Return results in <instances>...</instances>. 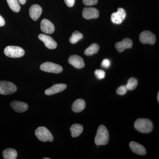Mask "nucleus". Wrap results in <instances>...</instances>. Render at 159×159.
Returning <instances> with one entry per match:
<instances>
[{
  "instance_id": "obj_15",
  "label": "nucleus",
  "mask_w": 159,
  "mask_h": 159,
  "mask_svg": "<svg viewBox=\"0 0 159 159\" xmlns=\"http://www.w3.org/2000/svg\"><path fill=\"white\" fill-rule=\"evenodd\" d=\"M11 107L15 111L18 113H23L26 111L29 108L27 103L22 101H15L11 102Z\"/></svg>"
},
{
  "instance_id": "obj_18",
  "label": "nucleus",
  "mask_w": 159,
  "mask_h": 159,
  "mask_svg": "<svg viewBox=\"0 0 159 159\" xmlns=\"http://www.w3.org/2000/svg\"><path fill=\"white\" fill-rule=\"evenodd\" d=\"M85 106L86 103L84 100L82 99H77L72 104V110L74 112H80L85 108Z\"/></svg>"
},
{
  "instance_id": "obj_21",
  "label": "nucleus",
  "mask_w": 159,
  "mask_h": 159,
  "mask_svg": "<svg viewBox=\"0 0 159 159\" xmlns=\"http://www.w3.org/2000/svg\"><path fill=\"white\" fill-rule=\"evenodd\" d=\"M99 46L97 44L94 43L92 44L88 48L86 49L84 53L85 55H87V56H91V55L97 53L99 51Z\"/></svg>"
},
{
  "instance_id": "obj_25",
  "label": "nucleus",
  "mask_w": 159,
  "mask_h": 159,
  "mask_svg": "<svg viewBox=\"0 0 159 159\" xmlns=\"http://www.w3.org/2000/svg\"><path fill=\"white\" fill-rule=\"evenodd\" d=\"M127 90H128V89H127L126 86H121L119 87V88L117 89L116 93L118 95L122 96V95H124L126 94Z\"/></svg>"
},
{
  "instance_id": "obj_3",
  "label": "nucleus",
  "mask_w": 159,
  "mask_h": 159,
  "mask_svg": "<svg viewBox=\"0 0 159 159\" xmlns=\"http://www.w3.org/2000/svg\"><path fill=\"white\" fill-rule=\"evenodd\" d=\"M35 135L37 139L43 142L48 141L52 142L54 140L53 135L51 132L44 126H40L35 131Z\"/></svg>"
},
{
  "instance_id": "obj_5",
  "label": "nucleus",
  "mask_w": 159,
  "mask_h": 159,
  "mask_svg": "<svg viewBox=\"0 0 159 159\" xmlns=\"http://www.w3.org/2000/svg\"><path fill=\"white\" fill-rule=\"evenodd\" d=\"M40 69L44 72L54 74H59L63 70V68L61 66L49 61L43 63L40 66Z\"/></svg>"
},
{
  "instance_id": "obj_10",
  "label": "nucleus",
  "mask_w": 159,
  "mask_h": 159,
  "mask_svg": "<svg viewBox=\"0 0 159 159\" xmlns=\"http://www.w3.org/2000/svg\"><path fill=\"white\" fill-rule=\"evenodd\" d=\"M68 62L77 69L83 68L85 66L83 59L80 56L77 55H73L70 56L69 58Z\"/></svg>"
},
{
  "instance_id": "obj_32",
  "label": "nucleus",
  "mask_w": 159,
  "mask_h": 159,
  "mask_svg": "<svg viewBox=\"0 0 159 159\" xmlns=\"http://www.w3.org/2000/svg\"><path fill=\"white\" fill-rule=\"evenodd\" d=\"M157 100H158V102H159V92H158V93Z\"/></svg>"
},
{
  "instance_id": "obj_26",
  "label": "nucleus",
  "mask_w": 159,
  "mask_h": 159,
  "mask_svg": "<svg viewBox=\"0 0 159 159\" xmlns=\"http://www.w3.org/2000/svg\"><path fill=\"white\" fill-rule=\"evenodd\" d=\"M95 74L97 78L99 80L105 78V72L102 70H96L95 72Z\"/></svg>"
},
{
  "instance_id": "obj_2",
  "label": "nucleus",
  "mask_w": 159,
  "mask_h": 159,
  "mask_svg": "<svg viewBox=\"0 0 159 159\" xmlns=\"http://www.w3.org/2000/svg\"><path fill=\"white\" fill-rule=\"evenodd\" d=\"M136 129L142 133H148L153 129V125L150 120L146 119H137L134 123Z\"/></svg>"
},
{
  "instance_id": "obj_23",
  "label": "nucleus",
  "mask_w": 159,
  "mask_h": 159,
  "mask_svg": "<svg viewBox=\"0 0 159 159\" xmlns=\"http://www.w3.org/2000/svg\"><path fill=\"white\" fill-rule=\"evenodd\" d=\"M83 37V35L80 32L77 31H75L72 33V36L70 37V42L71 43H76L77 42L82 39Z\"/></svg>"
},
{
  "instance_id": "obj_28",
  "label": "nucleus",
  "mask_w": 159,
  "mask_h": 159,
  "mask_svg": "<svg viewBox=\"0 0 159 159\" xmlns=\"http://www.w3.org/2000/svg\"><path fill=\"white\" fill-rule=\"evenodd\" d=\"M110 61L107 59L103 60L102 64H101V66L102 67L105 68H108L110 66Z\"/></svg>"
},
{
  "instance_id": "obj_29",
  "label": "nucleus",
  "mask_w": 159,
  "mask_h": 159,
  "mask_svg": "<svg viewBox=\"0 0 159 159\" xmlns=\"http://www.w3.org/2000/svg\"><path fill=\"white\" fill-rule=\"evenodd\" d=\"M66 5L69 7H72L74 6L75 0H64Z\"/></svg>"
},
{
  "instance_id": "obj_31",
  "label": "nucleus",
  "mask_w": 159,
  "mask_h": 159,
  "mask_svg": "<svg viewBox=\"0 0 159 159\" xmlns=\"http://www.w3.org/2000/svg\"><path fill=\"white\" fill-rule=\"evenodd\" d=\"M19 2L22 5H24L26 3V0H18Z\"/></svg>"
},
{
  "instance_id": "obj_8",
  "label": "nucleus",
  "mask_w": 159,
  "mask_h": 159,
  "mask_svg": "<svg viewBox=\"0 0 159 159\" xmlns=\"http://www.w3.org/2000/svg\"><path fill=\"white\" fill-rule=\"evenodd\" d=\"M126 12L122 8H119L116 12H114L111 16V20L114 24H121L126 17Z\"/></svg>"
},
{
  "instance_id": "obj_27",
  "label": "nucleus",
  "mask_w": 159,
  "mask_h": 159,
  "mask_svg": "<svg viewBox=\"0 0 159 159\" xmlns=\"http://www.w3.org/2000/svg\"><path fill=\"white\" fill-rule=\"evenodd\" d=\"M98 0H83V2L86 6L96 5L98 3Z\"/></svg>"
},
{
  "instance_id": "obj_17",
  "label": "nucleus",
  "mask_w": 159,
  "mask_h": 159,
  "mask_svg": "<svg viewBox=\"0 0 159 159\" xmlns=\"http://www.w3.org/2000/svg\"><path fill=\"white\" fill-rule=\"evenodd\" d=\"M129 147L132 151L137 154L142 156L146 154V151L145 147L137 142H130L129 143Z\"/></svg>"
},
{
  "instance_id": "obj_20",
  "label": "nucleus",
  "mask_w": 159,
  "mask_h": 159,
  "mask_svg": "<svg viewBox=\"0 0 159 159\" xmlns=\"http://www.w3.org/2000/svg\"><path fill=\"white\" fill-rule=\"evenodd\" d=\"M83 131V127L79 124H74L70 127L71 136L73 138L79 136Z\"/></svg>"
},
{
  "instance_id": "obj_13",
  "label": "nucleus",
  "mask_w": 159,
  "mask_h": 159,
  "mask_svg": "<svg viewBox=\"0 0 159 159\" xmlns=\"http://www.w3.org/2000/svg\"><path fill=\"white\" fill-rule=\"evenodd\" d=\"M67 85L64 84H54L50 88L47 89L45 91V94L48 96H51L54 94L61 93L66 89Z\"/></svg>"
},
{
  "instance_id": "obj_4",
  "label": "nucleus",
  "mask_w": 159,
  "mask_h": 159,
  "mask_svg": "<svg viewBox=\"0 0 159 159\" xmlns=\"http://www.w3.org/2000/svg\"><path fill=\"white\" fill-rule=\"evenodd\" d=\"M4 53L7 57L18 58L24 56L25 52L24 49L17 46H9L4 50Z\"/></svg>"
},
{
  "instance_id": "obj_19",
  "label": "nucleus",
  "mask_w": 159,
  "mask_h": 159,
  "mask_svg": "<svg viewBox=\"0 0 159 159\" xmlns=\"http://www.w3.org/2000/svg\"><path fill=\"white\" fill-rule=\"evenodd\" d=\"M3 157L5 159H16L17 157V152L13 148H7L3 151Z\"/></svg>"
},
{
  "instance_id": "obj_11",
  "label": "nucleus",
  "mask_w": 159,
  "mask_h": 159,
  "mask_svg": "<svg viewBox=\"0 0 159 159\" xmlns=\"http://www.w3.org/2000/svg\"><path fill=\"white\" fill-rule=\"evenodd\" d=\"M82 15L87 20L97 19L99 17V11L94 8H84L82 11Z\"/></svg>"
},
{
  "instance_id": "obj_33",
  "label": "nucleus",
  "mask_w": 159,
  "mask_h": 159,
  "mask_svg": "<svg viewBox=\"0 0 159 159\" xmlns=\"http://www.w3.org/2000/svg\"><path fill=\"white\" fill-rule=\"evenodd\" d=\"M43 159H50V158H44Z\"/></svg>"
},
{
  "instance_id": "obj_30",
  "label": "nucleus",
  "mask_w": 159,
  "mask_h": 159,
  "mask_svg": "<svg viewBox=\"0 0 159 159\" xmlns=\"http://www.w3.org/2000/svg\"><path fill=\"white\" fill-rule=\"evenodd\" d=\"M5 25V21L2 16L0 15V27H2Z\"/></svg>"
},
{
  "instance_id": "obj_6",
  "label": "nucleus",
  "mask_w": 159,
  "mask_h": 159,
  "mask_svg": "<svg viewBox=\"0 0 159 159\" xmlns=\"http://www.w3.org/2000/svg\"><path fill=\"white\" fill-rule=\"evenodd\" d=\"M17 88L14 84L7 81H0V94L8 95L15 93Z\"/></svg>"
},
{
  "instance_id": "obj_9",
  "label": "nucleus",
  "mask_w": 159,
  "mask_h": 159,
  "mask_svg": "<svg viewBox=\"0 0 159 159\" xmlns=\"http://www.w3.org/2000/svg\"><path fill=\"white\" fill-rule=\"evenodd\" d=\"M39 38L43 41L48 48L54 49L57 47L56 42L51 36L46 34H40L39 35Z\"/></svg>"
},
{
  "instance_id": "obj_14",
  "label": "nucleus",
  "mask_w": 159,
  "mask_h": 159,
  "mask_svg": "<svg viewBox=\"0 0 159 159\" xmlns=\"http://www.w3.org/2000/svg\"><path fill=\"white\" fill-rule=\"evenodd\" d=\"M133 46V42L131 39L129 38H125L122 41L117 43L116 48L119 52H123L125 49L131 48Z\"/></svg>"
},
{
  "instance_id": "obj_16",
  "label": "nucleus",
  "mask_w": 159,
  "mask_h": 159,
  "mask_svg": "<svg viewBox=\"0 0 159 159\" xmlns=\"http://www.w3.org/2000/svg\"><path fill=\"white\" fill-rule=\"evenodd\" d=\"M29 15L33 20H37L42 12L41 7L37 4L32 5L29 9Z\"/></svg>"
},
{
  "instance_id": "obj_22",
  "label": "nucleus",
  "mask_w": 159,
  "mask_h": 159,
  "mask_svg": "<svg viewBox=\"0 0 159 159\" xmlns=\"http://www.w3.org/2000/svg\"><path fill=\"white\" fill-rule=\"evenodd\" d=\"M7 3L10 9L16 12H19L20 9L18 0H7Z\"/></svg>"
},
{
  "instance_id": "obj_12",
  "label": "nucleus",
  "mask_w": 159,
  "mask_h": 159,
  "mask_svg": "<svg viewBox=\"0 0 159 159\" xmlns=\"http://www.w3.org/2000/svg\"><path fill=\"white\" fill-rule=\"evenodd\" d=\"M40 28L42 31L46 34H51L55 31L54 25L46 19L42 20Z\"/></svg>"
},
{
  "instance_id": "obj_1",
  "label": "nucleus",
  "mask_w": 159,
  "mask_h": 159,
  "mask_svg": "<svg viewBox=\"0 0 159 159\" xmlns=\"http://www.w3.org/2000/svg\"><path fill=\"white\" fill-rule=\"evenodd\" d=\"M109 139V134L107 129L104 125H100L97 130L95 139V143L97 145H106Z\"/></svg>"
},
{
  "instance_id": "obj_24",
  "label": "nucleus",
  "mask_w": 159,
  "mask_h": 159,
  "mask_svg": "<svg viewBox=\"0 0 159 159\" xmlns=\"http://www.w3.org/2000/svg\"><path fill=\"white\" fill-rule=\"evenodd\" d=\"M138 84V80L134 77H131L129 80L126 87L127 89L133 90L137 87Z\"/></svg>"
},
{
  "instance_id": "obj_7",
  "label": "nucleus",
  "mask_w": 159,
  "mask_h": 159,
  "mask_svg": "<svg viewBox=\"0 0 159 159\" xmlns=\"http://www.w3.org/2000/svg\"><path fill=\"white\" fill-rule=\"evenodd\" d=\"M139 39L143 44H154L156 42L155 35L150 31H145L140 34Z\"/></svg>"
}]
</instances>
